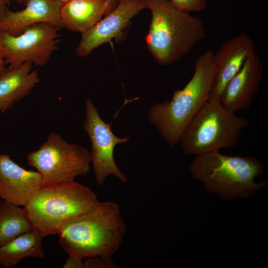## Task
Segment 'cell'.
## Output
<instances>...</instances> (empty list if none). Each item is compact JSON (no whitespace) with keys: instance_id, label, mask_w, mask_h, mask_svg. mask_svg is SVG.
I'll list each match as a JSON object with an SVG mask.
<instances>
[{"instance_id":"obj_1","label":"cell","mask_w":268,"mask_h":268,"mask_svg":"<svg viewBox=\"0 0 268 268\" xmlns=\"http://www.w3.org/2000/svg\"><path fill=\"white\" fill-rule=\"evenodd\" d=\"M126 224L117 203L100 201L91 210L70 220L59 231V242L68 255L83 259L112 258L122 244Z\"/></svg>"},{"instance_id":"obj_2","label":"cell","mask_w":268,"mask_h":268,"mask_svg":"<svg viewBox=\"0 0 268 268\" xmlns=\"http://www.w3.org/2000/svg\"><path fill=\"white\" fill-rule=\"evenodd\" d=\"M145 3L152 15L145 41L158 64L175 63L204 39V26L200 17L178 8L169 0H145Z\"/></svg>"},{"instance_id":"obj_3","label":"cell","mask_w":268,"mask_h":268,"mask_svg":"<svg viewBox=\"0 0 268 268\" xmlns=\"http://www.w3.org/2000/svg\"><path fill=\"white\" fill-rule=\"evenodd\" d=\"M213 53L209 50L197 59L192 78L183 89L174 91L170 101L157 103L149 109L150 122L172 147L180 142L188 125L208 101L214 73Z\"/></svg>"},{"instance_id":"obj_4","label":"cell","mask_w":268,"mask_h":268,"mask_svg":"<svg viewBox=\"0 0 268 268\" xmlns=\"http://www.w3.org/2000/svg\"><path fill=\"white\" fill-rule=\"evenodd\" d=\"M264 169L255 157L227 155L218 150L195 156L190 166L193 178L222 201L249 198L266 186L267 181H254Z\"/></svg>"},{"instance_id":"obj_5","label":"cell","mask_w":268,"mask_h":268,"mask_svg":"<svg viewBox=\"0 0 268 268\" xmlns=\"http://www.w3.org/2000/svg\"><path fill=\"white\" fill-rule=\"evenodd\" d=\"M99 202L90 188L74 181L43 186L23 208L32 229L44 238L57 235L67 223Z\"/></svg>"},{"instance_id":"obj_6","label":"cell","mask_w":268,"mask_h":268,"mask_svg":"<svg viewBox=\"0 0 268 268\" xmlns=\"http://www.w3.org/2000/svg\"><path fill=\"white\" fill-rule=\"evenodd\" d=\"M248 124L246 118L230 112L220 102L208 100L188 125L180 142L185 154L194 156L230 149L239 142Z\"/></svg>"},{"instance_id":"obj_7","label":"cell","mask_w":268,"mask_h":268,"mask_svg":"<svg viewBox=\"0 0 268 268\" xmlns=\"http://www.w3.org/2000/svg\"><path fill=\"white\" fill-rule=\"evenodd\" d=\"M27 160L41 175L43 186L74 181L87 175L91 167L86 147L69 143L56 133L49 134L38 149L27 155Z\"/></svg>"},{"instance_id":"obj_8","label":"cell","mask_w":268,"mask_h":268,"mask_svg":"<svg viewBox=\"0 0 268 268\" xmlns=\"http://www.w3.org/2000/svg\"><path fill=\"white\" fill-rule=\"evenodd\" d=\"M60 28L47 23L26 27L17 36L1 31V54L4 62L13 68L24 63L43 67L58 49Z\"/></svg>"},{"instance_id":"obj_9","label":"cell","mask_w":268,"mask_h":268,"mask_svg":"<svg viewBox=\"0 0 268 268\" xmlns=\"http://www.w3.org/2000/svg\"><path fill=\"white\" fill-rule=\"evenodd\" d=\"M85 119L83 127L91 140V163L97 184L102 186L111 175L122 182H127L128 178L117 166L113 154L115 146L126 143L129 137L116 136L111 131V124L102 120L90 99L85 100Z\"/></svg>"},{"instance_id":"obj_10","label":"cell","mask_w":268,"mask_h":268,"mask_svg":"<svg viewBox=\"0 0 268 268\" xmlns=\"http://www.w3.org/2000/svg\"><path fill=\"white\" fill-rule=\"evenodd\" d=\"M255 51L253 41L244 33L222 43L213 56L214 73L208 101L220 102L228 83Z\"/></svg>"},{"instance_id":"obj_11","label":"cell","mask_w":268,"mask_h":268,"mask_svg":"<svg viewBox=\"0 0 268 268\" xmlns=\"http://www.w3.org/2000/svg\"><path fill=\"white\" fill-rule=\"evenodd\" d=\"M144 8L145 0H118L116 7L105 17L81 33L75 49L76 55L87 57L93 49L118 36L131 19Z\"/></svg>"},{"instance_id":"obj_12","label":"cell","mask_w":268,"mask_h":268,"mask_svg":"<svg viewBox=\"0 0 268 268\" xmlns=\"http://www.w3.org/2000/svg\"><path fill=\"white\" fill-rule=\"evenodd\" d=\"M43 187L37 171L28 170L14 162L8 154H0V199L25 206Z\"/></svg>"},{"instance_id":"obj_13","label":"cell","mask_w":268,"mask_h":268,"mask_svg":"<svg viewBox=\"0 0 268 268\" xmlns=\"http://www.w3.org/2000/svg\"><path fill=\"white\" fill-rule=\"evenodd\" d=\"M263 73V65L255 51L224 88L220 100L222 106L234 114L249 108L259 90Z\"/></svg>"},{"instance_id":"obj_14","label":"cell","mask_w":268,"mask_h":268,"mask_svg":"<svg viewBox=\"0 0 268 268\" xmlns=\"http://www.w3.org/2000/svg\"><path fill=\"white\" fill-rule=\"evenodd\" d=\"M23 9L13 12L7 9L0 20V31L13 36L36 23H47L57 27L64 26L60 16L62 2L58 0H23Z\"/></svg>"},{"instance_id":"obj_15","label":"cell","mask_w":268,"mask_h":268,"mask_svg":"<svg viewBox=\"0 0 268 268\" xmlns=\"http://www.w3.org/2000/svg\"><path fill=\"white\" fill-rule=\"evenodd\" d=\"M112 10L109 0H68L62 3L60 16L64 27L82 33Z\"/></svg>"},{"instance_id":"obj_16","label":"cell","mask_w":268,"mask_h":268,"mask_svg":"<svg viewBox=\"0 0 268 268\" xmlns=\"http://www.w3.org/2000/svg\"><path fill=\"white\" fill-rule=\"evenodd\" d=\"M32 64L24 63L7 69L0 76V113L11 108L28 95L40 82L37 70H31Z\"/></svg>"},{"instance_id":"obj_17","label":"cell","mask_w":268,"mask_h":268,"mask_svg":"<svg viewBox=\"0 0 268 268\" xmlns=\"http://www.w3.org/2000/svg\"><path fill=\"white\" fill-rule=\"evenodd\" d=\"M43 237L33 229L0 247V265L4 268L15 267L27 258L43 259Z\"/></svg>"},{"instance_id":"obj_18","label":"cell","mask_w":268,"mask_h":268,"mask_svg":"<svg viewBox=\"0 0 268 268\" xmlns=\"http://www.w3.org/2000/svg\"><path fill=\"white\" fill-rule=\"evenodd\" d=\"M31 229L24 208L0 201V247Z\"/></svg>"},{"instance_id":"obj_19","label":"cell","mask_w":268,"mask_h":268,"mask_svg":"<svg viewBox=\"0 0 268 268\" xmlns=\"http://www.w3.org/2000/svg\"><path fill=\"white\" fill-rule=\"evenodd\" d=\"M178 8L188 12H200L207 6L208 0H169Z\"/></svg>"},{"instance_id":"obj_20","label":"cell","mask_w":268,"mask_h":268,"mask_svg":"<svg viewBox=\"0 0 268 268\" xmlns=\"http://www.w3.org/2000/svg\"><path fill=\"white\" fill-rule=\"evenodd\" d=\"M112 258L93 257L86 258L83 262V268H118Z\"/></svg>"},{"instance_id":"obj_21","label":"cell","mask_w":268,"mask_h":268,"mask_svg":"<svg viewBox=\"0 0 268 268\" xmlns=\"http://www.w3.org/2000/svg\"><path fill=\"white\" fill-rule=\"evenodd\" d=\"M68 255L63 268H83V259L71 255Z\"/></svg>"},{"instance_id":"obj_22","label":"cell","mask_w":268,"mask_h":268,"mask_svg":"<svg viewBox=\"0 0 268 268\" xmlns=\"http://www.w3.org/2000/svg\"><path fill=\"white\" fill-rule=\"evenodd\" d=\"M9 3L6 0H0V20L5 15L8 8Z\"/></svg>"},{"instance_id":"obj_23","label":"cell","mask_w":268,"mask_h":268,"mask_svg":"<svg viewBox=\"0 0 268 268\" xmlns=\"http://www.w3.org/2000/svg\"><path fill=\"white\" fill-rule=\"evenodd\" d=\"M0 32L1 31H0V76L3 74L6 70L5 64L4 62L1 54Z\"/></svg>"},{"instance_id":"obj_24","label":"cell","mask_w":268,"mask_h":268,"mask_svg":"<svg viewBox=\"0 0 268 268\" xmlns=\"http://www.w3.org/2000/svg\"><path fill=\"white\" fill-rule=\"evenodd\" d=\"M118 0H109L110 4L112 9H114L117 4Z\"/></svg>"},{"instance_id":"obj_25","label":"cell","mask_w":268,"mask_h":268,"mask_svg":"<svg viewBox=\"0 0 268 268\" xmlns=\"http://www.w3.org/2000/svg\"><path fill=\"white\" fill-rule=\"evenodd\" d=\"M8 3L9 4L10 2L12 0H6ZM23 0H16V1L18 3H22Z\"/></svg>"},{"instance_id":"obj_26","label":"cell","mask_w":268,"mask_h":268,"mask_svg":"<svg viewBox=\"0 0 268 268\" xmlns=\"http://www.w3.org/2000/svg\"><path fill=\"white\" fill-rule=\"evenodd\" d=\"M62 2V3L66 2V1H68V0H58Z\"/></svg>"}]
</instances>
